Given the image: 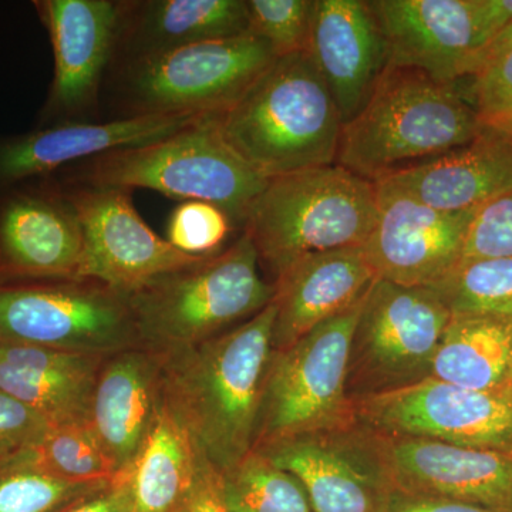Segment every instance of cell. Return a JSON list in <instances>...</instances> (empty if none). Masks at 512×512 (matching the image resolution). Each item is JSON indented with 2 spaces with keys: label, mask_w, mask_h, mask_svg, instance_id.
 I'll return each mask as SVG.
<instances>
[{
  "label": "cell",
  "mask_w": 512,
  "mask_h": 512,
  "mask_svg": "<svg viewBox=\"0 0 512 512\" xmlns=\"http://www.w3.org/2000/svg\"><path fill=\"white\" fill-rule=\"evenodd\" d=\"M275 318L272 301L215 338L161 355V403L218 473L254 447Z\"/></svg>",
  "instance_id": "obj_1"
},
{
  "label": "cell",
  "mask_w": 512,
  "mask_h": 512,
  "mask_svg": "<svg viewBox=\"0 0 512 512\" xmlns=\"http://www.w3.org/2000/svg\"><path fill=\"white\" fill-rule=\"evenodd\" d=\"M483 127L458 84L387 66L362 110L343 124L336 164L377 183L466 146Z\"/></svg>",
  "instance_id": "obj_2"
},
{
  "label": "cell",
  "mask_w": 512,
  "mask_h": 512,
  "mask_svg": "<svg viewBox=\"0 0 512 512\" xmlns=\"http://www.w3.org/2000/svg\"><path fill=\"white\" fill-rule=\"evenodd\" d=\"M215 123L232 151L266 180L336 164L343 126L309 52L276 57Z\"/></svg>",
  "instance_id": "obj_3"
},
{
  "label": "cell",
  "mask_w": 512,
  "mask_h": 512,
  "mask_svg": "<svg viewBox=\"0 0 512 512\" xmlns=\"http://www.w3.org/2000/svg\"><path fill=\"white\" fill-rule=\"evenodd\" d=\"M53 177L67 184L143 188L181 202H211L241 229L269 181L225 143L215 116L141 146L87 158Z\"/></svg>",
  "instance_id": "obj_4"
},
{
  "label": "cell",
  "mask_w": 512,
  "mask_h": 512,
  "mask_svg": "<svg viewBox=\"0 0 512 512\" xmlns=\"http://www.w3.org/2000/svg\"><path fill=\"white\" fill-rule=\"evenodd\" d=\"M275 60L271 46L248 33L113 64L101 87V120L218 116Z\"/></svg>",
  "instance_id": "obj_5"
},
{
  "label": "cell",
  "mask_w": 512,
  "mask_h": 512,
  "mask_svg": "<svg viewBox=\"0 0 512 512\" xmlns=\"http://www.w3.org/2000/svg\"><path fill=\"white\" fill-rule=\"evenodd\" d=\"M376 214V184L332 164L269 180L242 232L275 281L308 256L363 247Z\"/></svg>",
  "instance_id": "obj_6"
},
{
  "label": "cell",
  "mask_w": 512,
  "mask_h": 512,
  "mask_svg": "<svg viewBox=\"0 0 512 512\" xmlns=\"http://www.w3.org/2000/svg\"><path fill=\"white\" fill-rule=\"evenodd\" d=\"M251 239L168 272L128 295L140 346L165 355L227 332L274 301Z\"/></svg>",
  "instance_id": "obj_7"
},
{
  "label": "cell",
  "mask_w": 512,
  "mask_h": 512,
  "mask_svg": "<svg viewBox=\"0 0 512 512\" xmlns=\"http://www.w3.org/2000/svg\"><path fill=\"white\" fill-rule=\"evenodd\" d=\"M365 298L316 326L289 348L274 350L252 450L356 423L346 377L350 345Z\"/></svg>",
  "instance_id": "obj_8"
},
{
  "label": "cell",
  "mask_w": 512,
  "mask_h": 512,
  "mask_svg": "<svg viewBox=\"0 0 512 512\" xmlns=\"http://www.w3.org/2000/svg\"><path fill=\"white\" fill-rule=\"evenodd\" d=\"M0 339L94 355L140 346L128 295L90 278L0 284Z\"/></svg>",
  "instance_id": "obj_9"
},
{
  "label": "cell",
  "mask_w": 512,
  "mask_h": 512,
  "mask_svg": "<svg viewBox=\"0 0 512 512\" xmlns=\"http://www.w3.org/2000/svg\"><path fill=\"white\" fill-rule=\"evenodd\" d=\"M450 320L433 289L376 278L350 345L346 393L352 403L430 377Z\"/></svg>",
  "instance_id": "obj_10"
},
{
  "label": "cell",
  "mask_w": 512,
  "mask_h": 512,
  "mask_svg": "<svg viewBox=\"0 0 512 512\" xmlns=\"http://www.w3.org/2000/svg\"><path fill=\"white\" fill-rule=\"evenodd\" d=\"M353 406L357 423L373 433L512 454V396L501 390L480 392L427 377Z\"/></svg>",
  "instance_id": "obj_11"
},
{
  "label": "cell",
  "mask_w": 512,
  "mask_h": 512,
  "mask_svg": "<svg viewBox=\"0 0 512 512\" xmlns=\"http://www.w3.org/2000/svg\"><path fill=\"white\" fill-rule=\"evenodd\" d=\"M57 183L82 227V278L131 295L158 276L204 258L184 254L158 237L134 207L133 191Z\"/></svg>",
  "instance_id": "obj_12"
},
{
  "label": "cell",
  "mask_w": 512,
  "mask_h": 512,
  "mask_svg": "<svg viewBox=\"0 0 512 512\" xmlns=\"http://www.w3.org/2000/svg\"><path fill=\"white\" fill-rule=\"evenodd\" d=\"M53 52V80L37 127L99 121L116 45L119 0H35Z\"/></svg>",
  "instance_id": "obj_13"
},
{
  "label": "cell",
  "mask_w": 512,
  "mask_h": 512,
  "mask_svg": "<svg viewBox=\"0 0 512 512\" xmlns=\"http://www.w3.org/2000/svg\"><path fill=\"white\" fill-rule=\"evenodd\" d=\"M255 451L298 478L313 512H384L394 491L375 436L357 421Z\"/></svg>",
  "instance_id": "obj_14"
},
{
  "label": "cell",
  "mask_w": 512,
  "mask_h": 512,
  "mask_svg": "<svg viewBox=\"0 0 512 512\" xmlns=\"http://www.w3.org/2000/svg\"><path fill=\"white\" fill-rule=\"evenodd\" d=\"M375 184L376 221L362 248L377 278L423 288L439 284L460 262L477 210H434L387 180Z\"/></svg>",
  "instance_id": "obj_15"
},
{
  "label": "cell",
  "mask_w": 512,
  "mask_h": 512,
  "mask_svg": "<svg viewBox=\"0 0 512 512\" xmlns=\"http://www.w3.org/2000/svg\"><path fill=\"white\" fill-rule=\"evenodd\" d=\"M379 23L389 66L426 73L444 84L476 76L490 40L477 0H367Z\"/></svg>",
  "instance_id": "obj_16"
},
{
  "label": "cell",
  "mask_w": 512,
  "mask_h": 512,
  "mask_svg": "<svg viewBox=\"0 0 512 512\" xmlns=\"http://www.w3.org/2000/svg\"><path fill=\"white\" fill-rule=\"evenodd\" d=\"M84 238L55 177L0 191V284L82 278Z\"/></svg>",
  "instance_id": "obj_17"
},
{
  "label": "cell",
  "mask_w": 512,
  "mask_h": 512,
  "mask_svg": "<svg viewBox=\"0 0 512 512\" xmlns=\"http://www.w3.org/2000/svg\"><path fill=\"white\" fill-rule=\"evenodd\" d=\"M373 436L394 491L512 512V454L420 437Z\"/></svg>",
  "instance_id": "obj_18"
},
{
  "label": "cell",
  "mask_w": 512,
  "mask_h": 512,
  "mask_svg": "<svg viewBox=\"0 0 512 512\" xmlns=\"http://www.w3.org/2000/svg\"><path fill=\"white\" fill-rule=\"evenodd\" d=\"M198 116H150L36 127L0 137V191L52 177L120 148L136 147L190 126Z\"/></svg>",
  "instance_id": "obj_19"
},
{
  "label": "cell",
  "mask_w": 512,
  "mask_h": 512,
  "mask_svg": "<svg viewBox=\"0 0 512 512\" xmlns=\"http://www.w3.org/2000/svg\"><path fill=\"white\" fill-rule=\"evenodd\" d=\"M309 55L342 123L362 110L389 66V52L367 0H313Z\"/></svg>",
  "instance_id": "obj_20"
},
{
  "label": "cell",
  "mask_w": 512,
  "mask_h": 512,
  "mask_svg": "<svg viewBox=\"0 0 512 512\" xmlns=\"http://www.w3.org/2000/svg\"><path fill=\"white\" fill-rule=\"evenodd\" d=\"M160 406V353L134 346L104 359L86 426L117 474L133 466Z\"/></svg>",
  "instance_id": "obj_21"
},
{
  "label": "cell",
  "mask_w": 512,
  "mask_h": 512,
  "mask_svg": "<svg viewBox=\"0 0 512 512\" xmlns=\"http://www.w3.org/2000/svg\"><path fill=\"white\" fill-rule=\"evenodd\" d=\"M362 247L312 255L276 278L272 345L284 350L365 298L376 281Z\"/></svg>",
  "instance_id": "obj_22"
},
{
  "label": "cell",
  "mask_w": 512,
  "mask_h": 512,
  "mask_svg": "<svg viewBox=\"0 0 512 512\" xmlns=\"http://www.w3.org/2000/svg\"><path fill=\"white\" fill-rule=\"evenodd\" d=\"M383 180L434 210H478L512 194V131L484 124L466 146Z\"/></svg>",
  "instance_id": "obj_23"
},
{
  "label": "cell",
  "mask_w": 512,
  "mask_h": 512,
  "mask_svg": "<svg viewBox=\"0 0 512 512\" xmlns=\"http://www.w3.org/2000/svg\"><path fill=\"white\" fill-rule=\"evenodd\" d=\"M248 33L247 0H119L110 66Z\"/></svg>",
  "instance_id": "obj_24"
},
{
  "label": "cell",
  "mask_w": 512,
  "mask_h": 512,
  "mask_svg": "<svg viewBox=\"0 0 512 512\" xmlns=\"http://www.w3.org/2000/svg\"><path fill=\"white\" fill-rule=\"evenodd\" d=\"M107 356L0 339V392L52 427L86 424L94 384Z\"/></svg>",
  "instance_id": "obj_25"
},
{
  "label": "cell",
  "mask_w": 512,
  "mask_h": 512,
  "mask_svg": "<svg viewBox=\"0 0 512 512\" xmlns=\"http://www.w3.org/2000/svg\"><path fill=\"white\" fill-rule=\"evenodd\" d=\"M200 464L197 444L161 403L146 443L128 468L131 512H188Z\"/></svg>",
  "instance_id": "obj_26"
},
{
  "label": "cell",
  "mask_w": 512,
  "mask_h": 512,
  "mask_svg": "<svg viewBox=\"0 0 512 512\" xmlns=\"http://www.w3.org/2000/svg\"><path fill=\"white\" fill-rule=\"evenodd\" d=\"M512 352V319L451 316L430 377L480 392L503 389Z\"/></svg>",
  "instance_id": "obj_27"
},
{
  "label": "cell",
  "mask_w": 512,
  "mask_h": 512,
  "mask_svg": "<svg viewBox=\"0 0 512 512\" xmlns=\"http://www.w3.org/2000/svg\"><path fill=\"white\" fill-rule=\"evenodd\" d=\"M218 488L227 512H313L298 478L259 451L218 473Z\"/></svg>",
  "instance_id": "obj_28"
},
{
  "label": "cell",
  "mask_w": 512,
  "mask_h": 512,
  "mask_svg": "<svg viewBox=\"0 0 512 512\" xmlns=\"http://www.w3.org/2000/svg\"><path fill=\"white\" fill-rule=\"evenodd\" d=\"M431 289L451 316L512 319V258L458 262Z\"/></svg>",
  "instance_id": "obj_29"
},
{
  "label": "cell",
  "mask_w": 512,
  "mask_h": 512,
  "mask_svg": "<svg viewBox=\"0 0 512 512\" xmlns=\"http://www.w3.org/2000/svg\"><path fill=\"white\" fill-rule=\"evenodd\" d=\"M15 461L69 481H107L119 476L86 424L50 427Z\"/></svg>",
  "instance_id": "obj_30"
},
{
  "label": "cell",
  "mask_w": 512,
  "mask_h": 512,
  "mask_svg": "<svg viewBox=\"0 0 512 512\" xmlns=\"http://www.w3.org/2000/svg\"><path fill=\"white\" fill-rule=\"evenodd\" d=\"M110 481L63 480L32 464L13 461L0 468V512H62Z\"/></svg>",
  "instance_id": "obj_31"
},
{
  "label": "cell",
  "mask_w": 512,
  "mask_h": 512,
  "mask_svg": "<svg viewBox=\"0 0 512 512\" xmlns=\"http://www.w3.org/2000/svg\"><path fill=\"white\" fill-rule=\"evenodd\" d=\"M249 35L271 46L276 57L308 52L313 0H247Z\"/></svg>",
  "instance_id": "obj_32"
},
{
  "label": "cell",
  "mask_w": 512,
  "mask_h": 512,
  "mask_svg": "<svg viewBox=\"0 0 512 512\" xmlns=\"http://www.w3.org/2000/svg\"><path fill=\"white\" fill-rule=\"evenodd\" d=\"M237 228L217 205L184 201L171 214L165 239L184 254L210 256L222 251V245Z\"/></svg>",
  "instance_id": "obj_33"
},
{
  "label": "cell",
  "mask_w": 512,
  "mask_h": 512,
  "mask_svg": "<svg viewBox=\"0 0 512 512\" xmlns=\"http://www.w3.org/2000/svg\"><path fill=\"white\" fill-rule=\"evenodd\" d=\"M512 258V194L478 208L468 227L461 261Z\"/></svg>",
  "instance_id": "obj_34"
},
{
  "label": "cell",
  "mask_w": 512,
  "mask_h": 512,
  "mask_svg": "<svg viewBox=\"0 0 512 512\" xmlns=\"http://www.w3.org/2000/svg\"><path fill=\"white\" fill-rule=\"evenodd\" d=\"M467 99L488 126L507 128L512 123V47L484 64L470 79Z\"/></svg>",
  "instance_id": "obj_35"
},
{
  "label": "cell",
  "mask_w": 512,
  "mask_h": 512,
  "mask_svg": "<svg viewBox=\"0 0 512 512\" xmlns=\"http://www.w3.org/2000/svg\"><path fill=\"white\" fill-rule=\"evenodd\" d=\"M50 427L42 416L25 404L0 392V468L29 450Z\"/></svg>",
  "instance_id": "obj_36"
},
{
  "label": "cell",
  "mask_w": 512,
  "mask_h": 512,
  "mask_svg": "<svg viewBox=\"0 0 512 512\" xmlns=\"http://www.w3.org/2000/svg\"><path fill=\"white\" fill-rule=\"evenodd\" d=\"M133 494H131L130 471H124L110 481L106 487L87 495L62 512H131Z\"/></svg>",
  "instance_id": "obj_37"
},
{
  "label": "cell",
  "mask_w": 512,
  "mask_h": 512,
  "mask_svg": "<svg viewBox=\"0 0 512 512\" xmlns=\"http://www.w3.org/2000/svg\"><path fill=\"white\" fill-rule=\"evenodd\" d=\"M384 512H503L480 505L441 500V498L417 497L393 491Z\"/></svg>",
  "instance_id": "obj_38"
},
{
  "label": "cell",
  "mask_w": 512,
  "mask_h": 512,
  "mask_svg": "<svg viewBox=\"0 0 512 512\" xmlns=\"http://www.w3.org/2000/svg\"><path fill=\"white\" fill-rule=\"evenodd\" d=\"M188 512H227L220 497L217 470L202 454L197 488Z\"/></svg>",
  "instance_id": "obj_39"
},
{
  "label": "cell",
  "mask_w": 512,
  "mask_h": 512,
  "mask_svg": "<svg viewBox=\"0 0 512 512\" xmlns=\"http://www.w3.org/2000/svg\"><path fill=\"white\" fill-rule=\"evenodd\" d=\"M512 47V20L508 23L507 26L497 36L494 37L493 42L488 45L487 49H485L483 55V63H481V69H483L484 64L490 62V60L495 59L503 53L510 50ZM480 69V70H481Z\"/></svg>",
  "instance_id": "obj_40"
},
{
  "label": "cell",
  "mask_w": 512,
  "mask_h": 512,
  "mask_svg": "<svg viewBox=\"0 0 512 512\" xmlns=\"http://www.w3.org/2000/svg\"><path fill=\"white\" fill-rule=\"evenodd\" d=\"M501 392L510 394V396H512V352H511L510 366H508L507 376H505L503 389H501Z\"/></svg>",
  "instance_id": "obj_41"
},
{
  "label": "cell",
  "mask_w": 512,
  "mask_h": 512,
  "mask_svg": "<svg viewBox=\"0 0 512 512\" xmlns=\"http://www.w3.org/2000/svg\"><path fill=\"white\" fill-rule=\"evenodd\" d=\"M508 130H511L512 131V123L510 124V126L507 127Z\"/></svg>",
  "instance_id": "obj_42"
}]
</instances>
